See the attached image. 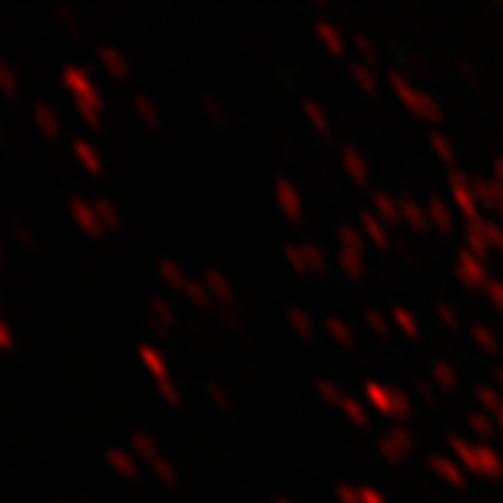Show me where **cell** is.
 <instances>
[{
	"label": "cell",
	"mask_w": 503,
	"mask_h": 503,
	"mask_svg": "<svg viewBox=\"0 0 503 503\" xmlns=\"http://www.w3.org/2000/svg\"><path fill=\"white\" fill-rule=\"evenodd\" d=\"M17 87H20L17 73L6 65V62H0V93H3L6 98H17Z\"/></svg>",
	"instance_id": "7a4b0ae2"
},
{
	"label": "cell",
	"mask_w": 503,
	"mask_h": 503,
	"mask_svg": "<svg viewBox=\"0 0 503 503\" xmlns=\"http://www.w3.org/2000/svg\"><path fill=\"white\" fill-rule=\"evenodd\" d=\"M34 118H36L39 129L48 134L51 140L59 134V121H56V115H54V112H51V106H45L42 101H39V103H34Z\"/></svg>",
	"instance_id": "6da1fadb"
},
{
	"label": "cell",
	"mask_w": 503,
	"mask_h": 503,
	"mask_svg": "<svg viewBox=\"0 0 503 503\" xmlns=\"http://www.w3.org/2000/svg\"><path fill=\"white\" fill-rule=\"evenodd\" d=\"M70 210H73V215L87 227V230H93V215H90V210L84 207V201L81 199H73L70 201Z\"/></svg>",
	"instance_id": "3957f363"
},
{
	"label": "cell",
	"mask_w": 503,
	"mask_h": 503,
	"mask_svg": "<svg viewBox=\"0 0 503 503\" xmlns=\"http://www.w3.org/2000/svg\"><path fill=\"white\" fill-rule=\"evenodd\" d=\"M0 263H3V246H0Z\"/></svg>",
	"instance_id": "52a82bcc"
},
{
	"label": "cell",
	"mask_w": 503,
	"mask_h": 503,
	"mask_svg": "<svg viewBox=\"0 0 503 503\" xmlns=\"http://www.w3.org/2000/svg\"><path fill=\"white\" fill-rule=\"evenodd\" d=\"M76 151H78V154L84 157V163H87V166H93V168H96V160H93V151H90V148H87L84 143H76Z\"/></svg>",
	"instance_id": "8992f818"
},
{
	"label": "cell",
	"mask_w": 503,
	"mask_h": 503,
	"mask_svg": "<svg viewBox=\"0 0 503 503\" xmlns=\"http://www.w3.org/2000/svg\"><path fill=\"white\" fill-rule=\"evenodd\" d=\"M0 347L3 350H11L14 347V338H11V330H9V325L0 319Z\"/></svg>",
	"instance_id": "5b68a950"
},
{
	"label": "cell",
	"mask_w": 503,
	"mask_h": 503,
	"mask_svg": "<svg viewBox=\"0 0 503 503\" xmlns=\"http://www.w3.org/2000/svg\"><path fill=\"white\" fill-rule=\"evenodd\" d=\"M11 233L17 235V238H20V240H23V243H26L29 249H34V246H36V240H34V235L29 233V230H26V227H23L20 221H11Z\"/></svg>",
	"instance_id": "277c9868"
}]
</instances>
